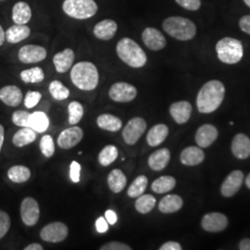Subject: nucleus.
<instances>
[{
	"instance_id": "f257e3e1",
	"label": "nucleus",
	"mask_w": 250,
	"mask_h": 250,
	"mask_svg": "<svg viewBox=\"0 0 250 250\" xmlns=\"http://www.w3.org/2000/svg\"><path fill=\"white\" fill-rule=\"evenodd\" d=\"M225 96L224 84L218 80L208 81L198 91L197 107L200 113L208 114L222 105Z\"/></svg>"
},
{
	"instance_id": "f03ea898",
	"label": "nucleus",
	"mask_w": 250,
	"mask_h": 250,
	"mask_svg": "<svg viewBox=\"0 0 250 250\" xmlns=\"http://www.w3.org/2000/svg\"><path fill=\"white\" fill-rule=\"evenodd\" d=\"M72 83L83 91H92L99 85V73L97 66L89 62L76 63L71 70Z\"/></svg>"
},
{
	"instance_id": "7ed1b4c3",
	"label": "nucleus",
	"mask_w": 250,
	"mask_h": 250,
	"mask_svg": "<svg viewBox=\"0 0 250 250\" xmlns=\"http://www.w3.org/2000/svg\"><path fill=\"white\" fill-rule=\"evenodd\" d=\"M116 51L120 60L132 68H142L147 62L142 47L129 37H124L118 42Z\"/></svg>"
},
{
	"instance_id": "20e7f679",
	"label": "nucleus",
	"mask_w": 250,
	"mask_h": 250,
	"mask_svg": "<svg viewBox=\"0 0 250 250\" xmlns=\"http://www.w3.org/2000/svg\"><path fill=\"white\" fill-rule=\"evenodd\" d=\"M162 28L169 36L179 41L192 40L197 35L196 24L191 20L180 16L165 19Z\"/></svg>"
},
{
	"instance_id": "39448f33",
	"label": "nucleus",
	"mask_w": 250,
	"mask_h": 250,
	"mask_svg": "<svg viewBox=\"0 0 250 250\" xmlns=\"http://www.w3.org/2000/svg\"><path fill=\"white\" fill-rule=\"evenodd\" d=\"M218 59L225 64H236L241 62L244 47L240 40L232 37H224L216 44Z\"/></svg>"
},
{
	"instance_id": "423d86ee",
	"label": "nucleus",
	"mask_w": 250,
	"mask_h": 250,
	"mask_svg": "<svg viewBox=\"0 0 250 250\" xmlns=\"http://www.w3.org/2000/svg\"><path fill=\"white\" fill-rule=\"evenodd\" d=\"M62 9L71 18L87 20L97 14L99 6L95 0H64Z\"/></svg>"
},
{
	"instance_id": "0eeeda50",
	"label": "nucleus",
	"mask_w": 250,
	"mask_h": 250,
	"mask_svg": "<svg viewBox=\"0 0 250 250\" xmlns=\"http://www.w3.org/2000/svg\"><path fill=\"white\" fill-rule=\"evenodd\" d=\"M146 122L143 118L135 117L131 119L123 130V137L125 143L134 146L141 138L146 130Z\"/></svg>"
},
{
	"instance_id": "6e6552de",
	"label": "nucleus",
	"mask_w": 250,
	"mask_h": 250,
	"mask_svg": "<svg viewBox=\"0 0 250 250\" xmlns=\"http://www.w3.org/2000/svg\"><path fill=\"white\" fill-rule=\"evenodd\" d=\"M108 96L115 102L128 103L136 98L137 89L131 83L125 82H118L113 83L109 88Z\"/></svg>"
},
{
	"instance_id": "1a4fd4ad",
	"label": "nucleus",
	"mask_w": 250,
	"mask_h": 250,
	"mask_svg": "<svg viewBox=\"0 0 250 250\" xmlns=\"http://www.w3.org/2000/svg\"><path fill=\"white\" fill-rule=\"evenodd\" d=\"M69 229L67 225L61 222H54L46 224L40 232L42 240L49 243H60L67 238Z\"/></svg>"
},
{
	"instance_id": "9d476101",
	"label": "nucleus",
	"mask_w": 250,
	"mask_h": 250,
	"mask_svg": "<svg viewBox=\"0 0 250 250\" xmlns=\"http://www.w3.org/2000/svg\"><path fill=\"white\" fill-rule=\"evenodd\" d=\"M21 216L23 224L27 226L36 225L40 217V208L38 202L33 197H26L21 205Z\"/></svg>"
},
{
	"instance_id": "9b49d317",
	"label": "nucleus",
	"mask_w": 250,
	"mask_h": 250,
	"mask_svg": "<svg viewBox=\"0 0 250 250\" xmlns=\"http://www.w3.org/2000/svg\"><path fill=\"white\" fill-rule=\"evenodd\" d=\"M228 218L221 212H209L204 215L201 220L203 230L208 232H223L228 227Z\"/></svg>"
},
{
	"instance_id": "f8f14e48",
	"label": "nucleus",
	"mask_w": 250,
	"mask_h": 250,
	"mask_svg": "<svg viewBox=\"0 0 250 250\" xmlns=\"http://www.w3.org/2000/svg\"><path fill=\"white\" fill-rule=\"evenodd\" d=\"M142 41L145 45L152 51H160L163 49L167 41L160 30L154 27L146 28L142 33Z\"/></svg>"
},
{
	"instance_id": "ddd939ff",
	"label": "nucleus",
	"mask_w": 250,
	"mask_h": 250,
	"mask_svg": "<svg viewBox=\"0 0 250 250\" xmlns=\"http://www.w3.org/2000/svg\"><path fill=\"white\" fill-rule=\"evenodd\" d=\"M46 55V49L41 45H26L19 50L18 57L21 62L31 64L44 61Z\"/></svg>"
},
{
	"instance_id": "4468645a",
	"label": "nucleus",
	"mask_w": 250,
	"mask_h": 250,
	"mask_svg": "<svg viewBox=\"0 0 250 250\" xmlns=\"http://www.w3.org/2000/svg\"><path fill=\"white\" fill-rule=\"evenodd\" d=\"M83 137V131L80 127L73 126L61 133L58 138V145L62 149H71L80 143Z\"/></svg>"
},
{
	"instance_id": "2eb2a0df",
	"label": "nucleus",
	"mask_w": 250,
	"mask_h": 250,
	"mask_svg": "<svg viewBox=\"0 0 250 250\" xmlns=\"http://www.w3.org/2000/svg\"><path fill=\"white\" fill-rule=\"evenodd\" d=\"M244 182V173L239 170H232L225 178L221 187V193L224 197H232L240 190Z\"/></svg>"
},
{
	"instance_id": "dca6fc26",
	"label": "nucleus",
	"mask_w": 250,
	"mask_h": 250,
	"mask_svg": "<svg viewBox=\"0 0 250 250\" xmlns=\"http://www.w3.org/2000/svg\"><path fill=\"white\" fill-rule=\"evenodd\" d=\"M218 136L219 132L214 125L206 124L201 125L197 129L196 133V142L199 147L207 148L214 143Z\"/></svg>"
},
{
	"instance_id": "f3484780",
	"label": "nucleus",
	"mask_w": 250,
	"mask_h": 250,
	"mask_svg": "<svg viewBox=\"0 0 250 250\" xmlns=\"http://www.w3.org/2000/svg\"><path fill=\"white\" fill-rule=\"evenodd\" d=\"M192 105L186 100L174 102L170 105V116L178 125L187 124L192 115Z\"/></svg>"
},
{
	"instance_id": "a211bd4d",
	"label": "nucleus",
	"mask_w": 250,
	"mask_h": 250,
	"mask_svg": "<svg viewBox=\"0 0 250 250\" xmlns=\"http://www.w3.org/2000/svg\"><path fill=\"white\" fill-rule=\"evenodd\" d=\"M232 155L238 160H247L250 157V138L245 134H237L232 138L231 146Z\"/></svg>"
},
{
	"instance_id": "6ab92c4d",
	"label": "nucleus",
	"mask_w": 250,
	"mask_h": 250,
	"mask_svg": "<svg viewBox=\"0 0 250 250\" xmlns=\"http://www.w3.org/2000/svg\"><path fill=\"white\" fill-rule=\"evenodd\" d=\"M117 30H118V25L116 21L110 19H106V20L100 21L95 25L93 29V33H94V36H96L98 39L103 40V41H108L115 36Z\"/></svg>"
},
{
	"instance_id": "aec40b11",
	"label": "nucleus",
	"mask_w": 250,
	"mask_h": 250,
	"mask_svg": "<svg viewBox=\"0 0 250 250\" xmlns=\"http://www.w3.org/2000/svg\"><path fill=\"white\" fill-rule=\"evenodd\" d=\"M75 59V54L71 48H65L62 51L56 54L53 58V64L56 71L59 73H65L72 67Z\"/></svg>"
},
{
	"instance_id": "412c9836",
	"label": "nucleus",
	"mask_w": 250,
	"mask_h": 250,
	"mask_svg": "<svg viewBox=\"0 0 250 250\" xmlns=\"http://www.w3.org/2000/svg\"><path fill=\"white\" fill-rule=\"evenodd\" d=\"M204 160L205 153L199 146H188L180 155V161L186 166H197Z\"/></svg>"
},
{
	"instance_id": "4be33fe9",
	"label": "nucleus",
	"mask_w": 250,
	"mask_h": 250,
	"mask_svg": "<svg viewBox=\"0 0 250 250\" xmlns=\"http://www.w3.org/2000/svg\"><path fill=\"white\" fill-rule=\"evenodd\" d=\"M22 99V92L16 85H6L0 89V100L8 106L17 107Z\"/></svg>"
},
{
	"instance_id": "5701e85b",
	"label": "nucleus",
	"mask_w": 250,
	"mask_h": 250,
	"mask_svg": "<svg viewBox=\"0 0 250 250\" xmlns=\"http://www.w3.org/2000/svg\"><path fill=\"white\" fill-rule=\"evenodd\" d=\"M170 152L168 148H161L153 152L148 158V166L155 171L164 170L169 164Z\"/></svg>"
},
{
	"instance_id": "b1692460",
	"label": "nucleus",
	"mask_w": 250,
	"mask_h": 250,
	"mask_svg": "<svg viewBox=\"0 0 250 250\" xmlns=\"http://www.w3.org/2000/svg\"><path fill=\"white\" fill-rule=\"evenodd\" d=\"M184 205V200L183 198L175 195H167L163 197L159 203V209L160 211L164 213V214H170L179 211L182 207Z\"/></svg>"
},
{
	"instance_id": "393cba45",
	"label": "nucleus",
	"mask_w": 250,
	"mask_h": 250,
	"mask_svg": "<svg viewBox=\"0 0 250 250\" xmlns=\"http://www.w3.org/2000/svg\"><path fill=\"white\" fill-rule=\"evenodd\" d=\"M169 135V128L166 125L159 124L153 126L146 135V142L150 146H158L163 143Z\"/></svg>"
},
{
	"instance_id": "a878e982",
	"label": "nucleus",
	"mask_w": 250,
	"mask_h": 250,
	"mask_svg": "<svg viewBox=\"0 0 250 250\" xmlns=\"http://www.w3.org/2000/svg\"><path fill=\"white\" fill-rule=\"evenodd\" d=\"M31 35V29L26 24H14L6 32V40L10 44H18Z\"/></svg>"
},
{
	"instance_id": "bb28decb",
	"label": "nucleus",
	"mask_w": 250,
	"mask_h": 250,
	"mask_svg": "<svg viewBox=\"0 0 250 250\" xmlns=\"http://www.w3.org/2000/svg\"><path fill=\"white\" fill-rule=\"evenodd\" d=\"M32 18V9L24 1H19L12 9V20L16 24H26Z\"/></svg>"
},
{
	"instance_id": "cd10ccee",
	"label": "nucleus",
	"mask_w": 250,
	"mask_h": 250,
	"mask_svg": "<svg viewBox=\"0 0 250 250\" xmlns=\"http://www.w3.org/2000/svg\"><path fill=\"white\" fill-rule=\"evenodd\" d=\"M107 180L108 188L115 194L121 193L127 185V178L123 170L120 169L111 170L107 175Z\"/></svg>"
},
{
	"instance_id": "c85d7f7f",
	"label": "nucleus",
	"mask_w": 250,
	"mask_h": 250,
	"mask_svg": "<svg viewBox=\"0 0 250 250\" xmlns=\"http://www.w3.org/2000/svg\"><path fill=\"white\" fill-rule=\"evenodd\" d=\"M97 124L100 129L108 132H118L123 128V122L120 118L107 113L99 116Z\"/></svg>"
},
{
	"instance_id": "c756f323",
	"label": "nucleus",
	"mask_w": 250,
	"mask_h": 250,
	"mask_svg": "<svg viewBox=\"0 0 250 250\" xmlns=\"http://www.w3.org/2000/svg\"><path fill=\"white\" fill-rule=\"evenodd\" d=\"M49 126V119L42 111L31 113L28 121V127L36 131V133H44Z\"/></svg>"
},
{
	"instance_id": "7c9ffc66",
	"label": "nucleus",
	"mask_w": 250,
	"mask_h": 250,
	"mask_svg": "<svg viewBox=\"0 0 250 250\" xmlns=\"http://www.w3.org/2000/svg\"><path fill=\"white\" fill-rule=\"evenodd\" d=\"M36 132L30 127H22L14 134L12 138V143L17 147H22L27 145H30L36 141Z\"/></svg>"
},
{
	"instance_id": "2f4dec72",
	"label": "nucleus",
	"mask_w": 250,
	"mask_h": 250,
	"mask_svg": "<svg viewBox=\"0 0 250 250\" xmlns=\"http://www.w3.org/2000/svg\"><path fill=\"white\" fill-rule=\"evenodd\" d=\"M176 186V180L170 175H164L152 183L151 189L157 194H165L171 191Z\"/></svg>"
},
{
	"instance_id": "473e14b6",
	"label": "nucleus",
	"mask_w": 250,
	"mask_h": 250,
	"mask_svg": "<svg viewBox=\"0 0 250 250\" xmlns=\"http://www.w3.org/2000/svg\"><path fill=\"white\" fill-rule=\"evenodd\" d=\"M8 177L11 182L16 184L25 183L31 177V170L25 166L16 165L8 170Z\"/></svg>"
},
{
	"instance_id": "72a5a7b5",
	"label": "nucleus",
	"mask_w": 250,
	"mask_h": 250,
	"mask_svg": "<svg viewBox=\"0 0 250 250\" xmlns=\"http://www.w3.org/2000/svg\"><path fill=\"white\" fill-rule=\"evenodd\" d=\"M156 202H157L156 198L152 195H149V194L141 195L140 197H137L134 207H135V209L139 213L147 214L155 208Z\"/></svg>"
},
{
	"instance_id": "f704fd0d",
	"label": "nucleus",
	"mask_w": 250,
	"mask_h": 250,
	"mask_svg": "<svg viewBox=\"0 0 250 250\" xmlns=\"http://www.w3.org/2000/svg\"><path fill=\"white\" fill-rule=\"evenodd\" d=\"M148 179L146 175H139L137 178L134 179V182L127 190V195L132 198H137L143 195L147 188Z\"/></svg>"
},
{
	"instance_id": "c9c22d12",
	"label": "nucleus",
	"mask_w": 250,
	"mask_h": 250,
	"mask_svg": "<svg viewBox=\"0 0 250 250\" xmlns=\"http://www.w3.org/2000/svg\"><path fill=\"white\" fill-rule=\"evenodd\" d=\"M21 79L26 83H38L45 79L44 71L40 67H34L24 70L20 74Z\"/></svg>"
},
{
	"instance_id": "e433bc0d",
	"label": "nucleus",
	"mask_w": 250,
	"mask_h": 250,
	"mask_svg": "<svg viewBox=\"0 0 250 250\" xmlns=\"http://www.w3.org/2000/svg\"><path fill=\"white\" fill-rule=\"evenodd\" d=\"M119 152L116 146L113 145H108L99 153V162L100 165L107 167L116 161Z\"/></svg>"
},
{
	"instance_id": "4c0bfd02",
	"label": "nucleus",
	"mask_w": 250,
	"mask_h": 250,
	"mask_svg": "<svg viewBox=\"0 0 250 250\" xmlns=\"http://www.w3.org/2000/svg\"><path fill=\"white\" fill-rule=\"evenodd\" d=\"M49 93L56 100H64L70 96V90L68 89L61 81L55 80L49 84Z\"/></svg>"
},
{
	"instance_id": "58836bf2",
	"label": "nucleus",
	"mask_w": 250,
	"mask_h": 250,
	"mask_svg": "<svg viewBox=\"0 0 250 250\" xmlns=\"http://www.w3.org/2000/svg\"><path fill=\"white\" fill-rule=\"evenodd\" d=\"M69 123L70 125H77L83 116V107L78 101H72L69 104Z\"/></svg>"
},
{
	"instance_id": "ea45409f",
	"label": "nucleus",
	"mask_w": 250,
	"mask_h": 250,
	"mask_svg": "<svg viewBox=\"0 0 250 250\" xmlns=\"http://www.w3.org/2000/svg\"><path fill=\"white\" fill-rule=\"evenodd\" d=\"M40 149L45 158H51L55 153V144L51 135L45 134L40 141Z\"/></svg>"
},
{
	"instance_id": "a19ab883",
	"label": "nucleus",
	"mask_w": 250,
	"mask_h": 250,
	"mask_svg": "<svg viewBox=\"0 0 250 250\" xmlns=\"http://www.w3.org/2000/svg\"><path fill=\"white\" fill-rule=\"evenodd\" d=\"M30 115V112L24 110H17L12 114V122L14 125L20 127H28V121Z\"/></svg>"
},
{
	"instance_id": "79ce46f5",
	"label": "nucleus",
	"mask_w": 250,
	"mask_h": 250,
	"mask_svg": "<svg viewBox=\"0 0 250 250\" xmlns=\"http://www.w3.org/2000/svg\"><path fill=\"white\" fill-rule=\"evenodd\" d=\"M42 99V94L37 91H28L25 99H24V105L28 108L36 107Z\"/></svg>"
},
{
	"instance_id": "37998d69",
	"label": "nucleus",
	"mask_w": 250,
	"mask_h": 250,
	"mask_svg": "<svg viewBox=\"0 0 250 250\" xmlns=\"http://www.w3.org/2000/svg\"><path fill=\"white\" fill-rule=\"evenodd\" d=\"M10 228V218L9 214L3 210H0V239H2Z\"/></svg>"
},
{
	"instance_id": "c03bdc74",
	"label": "nucleus",
	"mask_w": 250,
	"mask_h": 250,
	"mask_svg": "<svg viewBox=\"0 0 250 250\" xmlns=\"http://www.w3.org/2000/svg\"><path fill=\"white\" fill-rule=\"evenodd\" d=\"M175 2L184 9L196 11L201 7V0H175Z\"/></svg>"
},
{
	"instance_id": "a18cd8bd",
	"label": "nucleus",
	"mask_w": 250,
	"mask_h": 250,
	"mask_svg": "<svg viewBox=\"0 0 250 250\" xmlns=\"http://www.w3.org/2000/svg\"><path fill=\"white\" fill-rule=\"evenodd\" d=\"M100 250H132V248L122 242L111 241L103 245Z\"/></svg>"
},
{
	"instance_id": "49530a36",
	"label": "nucleus",
	"mask_w": 250,
	"mask_h": 250,
	"mask_svg": "<svg viewBox=\"0 0 250 250\" xmlns=\"http://www.w3.org/2000/svg\"><path fill=\"white\" fill-rule=\"evenodd\" d=\"M81 165L77 161H72L70 166V177L73 183H79L80 181Z\"/></svg>"
},
{
	"instance_id": "de8ad7c7",
	"label": "nucleus",
	"mask_w": 250,
	"mask_h": 250,
	"mask_svg": "<svg viewBox=\"0 0 250 250\" xmlns=\"http://www.w3.org/2000/svg\"><path fill=\"white\" fill-rule=\"evenodd\" d=\"M239 27L244 33L250 36V15L243 16L239 20Z\"/></svg>"
},
{
	"instance_id": "09e8293b",
	"label": "nucleus",
	"mask_w": 250,
	"mask_h": 250,
	"mask_svg": "<svg viewBox=\"0 0 250 250\" xmlns=\"http://www.w3.org/2000/svg\"><path fill=\"white\" fill-rule=\"evenodd\" d=\"M96 228H97V231L101 233L106 232L108 230V225H107V221L104 217H99V219L97 220Z\"/></svg>"
},
{
	"instance_id": "8fccbe9b",
	"label": "nucleus",
	"mask_w": 250,
	"mask_h": 250,
	"mask_svg": "<svg viewBox=\"0 0 250 250\" xmlns=\"http://www.w3.org/2000/svg\"><path fill=\"white\" fill-rule=\"evenodd\" d=\"M183 248L182 246L179 244L178 242L168 241L164 243L160 250H182Z\"/></svg>"
},
{
	"instance_id": "3c124183",
	"label": "nucleus",
	"mask_w": 250,
	"mask_h": 250,
	"mask_svg": "<svg viewBox=\"0 0 250 250\" xmlns=\"http://www.w3.org/2000/svg\"><path fill=\"white\" fill-rule=\"evenodd\" d=\"M105 217L107 219V223L109 224H115L117 223V220H118V217L117 214L113 211V210H110L108 209L106 211L105 213Z\"/></svg>"
},
{
	"instance_id": "603ef678",
	"label": "nucleus",
	"mask_w": 250,
	"mask_h": 250,
	"mask_svg": "<svg viewBox=\"0 0 250 250\" xmlns=\"http://www.w3.org/2000/svg\"><path fill=\"white\" fill-rule=\"evenodd\" d=\"M239 250H250V238H245L239 242Z\"/></svg>"
},
{
	"instance_id": "864d4df0",
	"label": "nucleus",
	"mask_w": 250,
	"mask_h": 250,
	"mask_svg": "<svg viewBox=\"0 0 250 250\" xmlns=\"http://www.w3.org/2000/svg\"><path fill=\"white\" fill-rule=\"evenodd\" d=\"M44 248L38 244V243H33V244H30L28 245L27 247L24 248V250H43Z\"/></svg>"
},
{
	"instance_id": "5fc2aeb1",
	"label": "nucleus",
	"mask_w": 250,
	"mask_h": 250,
	"mask_svg": "<svg viewBox=\"0 0 250 250\" xmlns=\"http://www.w3.org/2000/svg\"><path fill=\"white\" fill-rule=\"evenodd\" d=\"M4 134H5L4 127H3L2 125H0V152H1V149H2V146H3V143H4V138H5Z\"/></svg>"
},
{
	"instance_id": "6e6d98bb",
	"label": "nucleus",
	"mask_w": 250,
	"mask_h": 250,
	"mask_svg": "<svg viewBox=\"0 0 250 250\" xmlns=\"http://www.w3.org/2000/svg\"><path fill=\"white\" fill-rule=\"evenodd\" d=\"M5 40H6V33L4 32L3 28L0 25V46L4 44Z\"/></svg>"
},
{
	"instance_id": "4d7b16f0",
	"label": "nucleus",
	"mask_w": 250,
	"mask_h": 250,
	"mask_svg": "<svg viewBox=\"0 0 250 250\" xmlns=\"http://www.w3.org/2000/svg\"><path fill=\"white\" fill-rule=\"evenodd\" d=\"M245 183H246V186H247V188L250 189V172L249 173V175L247 176V178L245 180Z\"/></svg>"
},
{
	"instance_id": "13d9d810",
	"label": "nucleus",
	"mask_w": 250,
	"mask_h": 250,
	"mask_svg": "<svg viewBox=\"0 0 250 250\" xmlns=\"http://www.w3.org/2000/svg\"><path fill=\"white\" fill-rule=\"evenodd\" d=\"M244 2H245V4H246L248 7H250V0H244Z\"/></svg>"
}]
</instances>
